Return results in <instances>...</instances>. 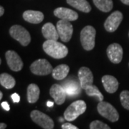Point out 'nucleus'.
<instances>
[{
	"instance_id": "ddd939ff",
	"label": "nucleus",
	"mask_w": 129,
	"mask_h": 129,
	"mask_svg": "<svg viewBox=\"0 0 129 129\" xmlns=\"http://www.w3.org/2000/svg\"><path fill=\"white\" fill-rule=\"evenodd\" d=\"M50 95L57 105H62L65 101L67 94L62 86L58 84H54L51 86Z\"/></svg>"
},
{
	"instance_id": "a878e982",
	"label": "nucleus",
	"mask_w": 129,
	"mask_h": 129,
	"mask_svg": "<svg viewBox=\"0 0 129 129\" xmlns=\"http://www.w3.org/2000/svg\"><path fill=\"white\" fill-rule=\"evenodd\" d=\"M90 129H110V126L106 123H103L101 120H93L90 124Z\"/></svg>"
},
{
	"instance_id": "39448f33",
	"label": "nucleus",
	"mask_w": 129,
	"mask_h": 129,
	"mask_svg": "<svg viewBox=\"0 0 129 129\" xmlns=\"http://www.w3.org/2000/svg\"><path fill=\"white\" fill-rule=\"evenodd\" d=\"M11 37L18 41L22 46H27L31 42V36L27 30L21 25H14L9 29Z\"/></svg>"
},
{
	"instance_id": "c85d7f7f",
	"label": "nucleus",
	"mask_w": 129,
	"mask_h": 129,
	"mask_svg": "<svg viewBox=\"0 0 129 129\" xmlns=\"http://www.w3.org/2000/svg\"><path fill=\"white\" fill-rule=\"evenodd\" d=\"M2 107L5 109V111H9L10 110V107H9V103L7 102L4 101L2 103Z\"/></svg>"
},
{
	"instance_id": "1a4fd4ad",
	"label": "nucleus",
	"mask_w": 129,
	"mask_h": 129,
	"mask_svg": "<svg viewBox=\"0 0 129 129\" xmlns=\"http://www.w3.org/2000/svg\"><path fill=\"white\" fill-rule=\"evenodd\" d=\"M123 20V14L120 11L113 12L106 19L104 23V27L108 32H113L118 28Z\"/></svg>"
},
{
	"instance_id": "412c9836",
	"label": "nucleus",
	"mask_w": 129,
	"mask_h": 129,
	"mask_svg": "<svg viewBox=\"0 0 129 129\" xmlns=\"http://www.w3.org/2000/svg\"><path fill=\"white\" fill-rule=\"evenodd\" d=\"M40 90L36 84L32 83L27 87V101L29 103H35L38 101L40 98Z\"/></svg>"
},
{
	"instance_id": "f704fd0d",
	"label": "nucleus",
	"mask_w": 129,
	"mask_h": 129,
	"mask_svg": "<svg viewBox=\"0 0 129 129\" xmlns=\"http://www.w3.org/2000/svg\"><path fill=\"white\" fill-rule=\"evenodd\" d=\"M1 62H2V60H1V59H0V64H1Z\"/></svg>"
},
{
	"instance_id": "0eeeda50",
	"label": "nucleus",
	"mask_w": 129,
	"mask_h": 129,
	"mask_svg": "<svg viewBox=\"0 0 129 129\" xmlns=\"http://www.w3.org/2000/svg\"><path fill=\"white\" fill-rule=\"evenodd\" d=\"M57 29L61 40L64 42H69L73 34V26L70 21L60 19L57 22Z\"/></svg>"
},
{
	"instance_id": "4be33fe9",
	"label": "nucleus",
	"mask_w": 129,
	"mask_h": 129,
	"mask_svg": "<svg viewBox=\"0 0 129 129\" xmlns=\"http://www.w3.org/2000/svg\"><path fill=\"white\" fill-rule=\"evenodd\" d=\"M95 6L103 12H108L113 7V0H92Z\"/></svg>"
},
{
	"instance_id": "b1692460",
	"label": "nucleus",
	"mask_w": 129,
	"mask_h": 129,
	"mask_svg": "<svg viewBox=\"0 0 129 129\" xmlns=\"http://www.w3.org/2000/svg\"><path fill=\"white\" fill-rule=\"evenodd\" d=\"M85 90V92H86L87 95H88V96L95 97L99 101H103L104 97L95 85H90L88 86Z\"/></svg>"
},
{
	"instance_id": "f257e3e1",
	"label": "nucleus",
	"mask_w": 129,
	"mask_h": 129,
	"mask_svg": "<svg viewBox=\"0 0 129 129\" xmlns=\"http://www.w3.org/2000/svg\"><path fill=\"white\" fill-rule=\"evenodd\" d=\"M42 47L47 55L55 59L64 58L68 54V47L57 40H47L43 43Z\"/></svg>"
},
{
	"instance_id": "dca6fc26",
	"label": "nucleus",
	"mask_w": 129,
	"mask_h": 129,
	"mask_svg": "<svg viewBox=\"0 0 129 129\" xmlns=\"http://www.w3.org/2000/svg\"><path fill=\"white\" fill-rule=\"evenodd\" d=\"M42 33L46 40H57L60 37L57 27L50 22H47L42 26Z\"/></svg>"
},
{
	"instance_id": "c756f323",
	"label": "nucleus",
	"mask_w": 129,
	"mask_h": 129,
	"mask_svg": "<svg viewBox=\"0 0 129 129\" xmlns=\"http://www.w3.org/2000/svg\"><path fill=\"white\" fill-rule=\"evenodd\" d=\"M4 13H5V9H4V7H2V6H0V17L2 16L4 14Z\"/></svg>"
},
{
	"instance_id": "9d476101",
	"label": "nucleus",
	"mask_w": 129,
	"mask_h": 129,
	"mask_svg": "<svg viewBox=\"0 0 129 129\" xmlns=\"http://www.w3.org/2000/svg\"><path fill=\"white\" fill-rule=\"evenodd\" d=\"M6 60L9 68L12 71L18 72L23 68V62L18 54L13 50H8L5 54Z\"/></svg>"
},
{
	"instance_id": "7ed1b4c3",
	"label": "nucleus",
	"mask_w": 129,
	"mask_h": 129,
	"mask_svg": "<svg viewBox=\"0 0 129 129\" xmlns=\"http://www.w3.org/2000/svg\"><path fill=\"white\" fill-rule=\"evenodd\" d=\"M95 29L88 25L83 28L80 32V42L83 49L87 51L92 50L95 44Z\"/></svg>"
},
{
	"instance_id": "aec40b11",
	"label": "nucleus",
	"mask_w": 129,
	"mask_h": 129,
	"mask_svg": "<svg viewBox=\"0 0 129 129\" xmlns=\"http://www.w3.org/2000/svg\"><path fill=\"white\" fill-rule=\"evenodd\" d=\"M67 3L85 13H89L91 11V6L87 0H67Z\"/></svg>"
},
{
	"instance_id": "2eb2a0df",
	"label": "nucleus",
	"mask_w": 129,
	"mask_h": 129,
	"mask_svg": "<svg viewBox=\"0 0 129 129\" xmlns=\"http://www.w3.org/2000/svg\"><path fill=\"white\" fill-rule=\"evenodd\" d=\"M102 83L106 92L108 93H114L116 92L119 85L117 79L114 76L110 75H106L102 78Z\"/></svg>"
},
{
	"instance_id": "f03ea898",
	"label": "nucleus",
	"mask_w": 129,
	"mask_h": 129,
	"mask_svg": "<svg viewBox=\"0 0 129 129\" xmlns=\"http://www.w3.org/2000/svg\"><path fill=\"white\" fill-rule=\"evenodd\" d=\"M87 106L84 101L78 100L71 103L64 112V119L68 121H73L78 117L85 113Z\"/></svg>"
},
{
	"instance_id": "c9c22d12",
	"label": "nucleus",
	"mask_w": 129,
	"mask_h": 129,
	"mask_svg": "<svg viewBox=\"0 0 129 129\" xmlns=\"http://www.w3.org/2000/svg\"><path fill=\"white\" fill-rule=\"evenodd\" d=\"M128 36H129V33H128Z\"/></svg>"
},
{
	"instance_id": "a211bd4d",
	"label": "nucleus",
	"mask_w": 129,
	"mask_h": 129,
	"mask_svg": "<svg viewBox=\"0 0 129 129\" xmlns=\"http://www.w3.org/2000/svg\"><path fill=\"white\" fill-rule=\"evenodd\" d=\"M62 87L64 88L66 94L71 97L78 95L80 92V89H81L80 84H79L75 80H68V81L63 83Z\"/></svg>"
},
{
	"instance_id": "393cba45",
	"label": "nucleus",
	"mask_w": 129,
	"mask_h": 129,
	"mask_svg": "<svg viewBox=\"0 0 129 129\" xmlns=\"http://www.w3.org/2000/svg\"><path fill=\"white\" fill-rule=\"evenodd\" d=\"M120 100L123 107L129 111V91L123 90L120 92Z\"/></svg>"
},
{
	"instance_id": "5701e85b",
	"label": "nucleus",
	"mask_w": 129,
	"mask_h": 129,
	"mask_svg": "<svg viewBox=\"0 0 129 129\" xmlns=\"http://www.w3.org/2000/svg\"><path fill=\"white\" fill-rule=\"evenodd\" d=\"M0 84L7 89H12L14 87L16 81L9 74L2 73L0 75Z\"/></svg>"
},
{
	"instance_id": "473e14b6",
	"label": "nucleus",
	"mask_w": 129,
	"mask_h": 129,
	"mask_svg": "<svg viewBox=\"0 0 129 129\" xmlns=\"http://www.w3.org/2000/svg\"><path fill=\"white\" fill-rule=\"evenodd\" d=\"M122 3H123L125 5H129V0H120Z\"/></svg>"
},
{
	"instance_id": "f3484780",
	"label": "nucleus",
	"mask_w": 129,
	"mask_h": 129,
	"mask_svg": "<svg viewBox=\"0 0 129 129\" xmlns=\"http://www.w3.org/2000/svg\"><path fill=\"white\" fill-rule=\"evenodd\" d=\"M23 18L25 21L32 24H39L44 19V14L40 11L27 10L24 12Z\"/></svg>"
},
{
	"instance_id": "9b49d317",
	"label": "nucleus",
	"mask_w": 129,
	"mask_h": 129,
	"mask_svg": "<svg viewBox=\"0 0 129 129\" xmlns=\"http://www.w3.org/2000/svg\"><path fill=\"white\" fill-rule=\"evenodd\" d=\"M107 55L111 62L118 64L123 59V48L118 43H113L107 48Z\"/></svg>"
},
{
	"instance_id": "2f4dec72",
	"label": "nucleus",
	"mask_w": 129,
	"mask_h": 129,
	"mask_svg": "<svg viewBox=\"0 0 129 129\" xmlns=\"http://www.w3.org/2000/svg\"><path fill=\"white\" fill-rule=\"evenodd\" d=\"M47 106H48V107H53L54 106V103H52V102L51 101H47Z\"/></svg>"
},
{
	"instance_id": "cd10ccee",
	"label": "nucleus",
	"mask_w": 129,
	"mask_h": 129,
	"mask_svg": "<svg viewBox=\"0 0 129 129\" xmlns=\"http://www.w3.org/2000/svg\"><path fill=\"white\" fill-rule=\"evenodd\" d=\"M11 98L12 99V101L14 103H19L20 101V96L19 95V94L17 93H13L12 95H11Z\"/></svg>"
},
{
	"instance_id": "4468645a",
	"label": "nucleus",
	"mask_w": 129,
	"mask_h": 129,
	"mask_svg": "<svg viewBox=\"0 0 129 129\" xmlns=\"http://www.w3.org/2000/svg\"><path fill=\"white\" fill-rule=\"evenodd\" d=\"M54 15L60 19H64L70 22L75 21L78 19V14L76 12L65 7H58L55 9Z\"/></svg>"
},
{
	"instance_id": "6ab92c4d",
	"label": "nucleus",
	"mask_w": 129,
	"mask_h": 129,
	"mask_svg": "<svg viewBox=\"0 0 129 129\" xmlns=\"http://www.w3.org/2000/svg\"><path fill=\"white\" fill-rule=\"evenodd\" d=\"M70 72V67L68 64H62L57 66L52 70V78L57 80H62L64 79Z\"/></svg>"
},
{
	"instance_id": "bb28decb",
	"label": "nucleus",
	"mask_w": 129,
	"mask_h": 129,
	"mask_svg": "<svg viewBox=\"0 0 129 129\" xmlns=\"http://www.w3.org/2000/svg\"><path fill=\"white\" fill-rule=\"evenodd\" d=\"M62 129H78V128L74 125L71 124L70 123H65L62 125Z\"/></svg>"
},
{
	"instance_id": "20e7f679",
	"label": "nucleus",
	"mask_w": 129,
	"mask_h": 129,
	"mask_svg": "<svg viewBox=\"0 0 129 129\" xmlns=\"http://www.w3.org/2000/svg\"><path fill=\"white\" fill-rule=\"evenodd\" d=\"M98 112L103 117L111 122H116L119 119V113L111 103L106 101H100L97 106Z\"/></svg>"
},
{
	"instance_id": "423d86ee",
	"label": "nucleus",
	"mask_w": 129,
	"mask_h": 129,
	"mask_svg": "<svg viewBox=\"0 0 129 129\" xmlns=\"http://www.w3.org/2000/svg\"><path fill=\"white\" fill-rule=\"evenodd\" d=\"M30 117L36 124L41 126L42 128L52 129L54 128V121L50 116H48L41 111L34 110L30 113Z\"/></svg>"
},
{
	"instance_id": "f8f14e48",
	"label": "nucleus",
	"mask_w": 129,
	"mask_h": 129,
	"mask_svg": "<svg viewBox=\"0 0 129 129\" xmlns=\"http://www.w3.org/2000/svg\"><path fill=\"white\" fill-rule=\"evenodd\" d=\"M78 79L82 89H85L88 86L92 85L93 75L88 68L82 67L78 70Z\"/></svg>"
},
{
	"instance_id": "6e6552de",
	"label": "nucleus",
	"mask_w": 129,
	"mask_h": 129,
	"mask_svg": "<svg viewBox=\"0 0 129 129\" xmlns=\"http://www.w3.org/2000/svg\"><path fill=\"white\" fill-rule=\"evenodd\" d=\"M52 70L51 64L45 59H39L30 65L31 72L37 75H47L52 73Z\"/></svg>"
},
{
	"instance_id": "72a5a7b5",
	"label": "nucleus",
	"mask_w": 129,
	"mask_h": 129,
	"mask_svg": "<svg viewBox=\"0 0 129 129\" xmlns=\"http://www.w3.org/2000/svg\"><path fill=\"white\" fill-rule=\"evenodd\" d=\"M2 97H3V93L0 91V101L2 100Z\"/></svg>"
},
{
	"instance_id": "7c9ffc66",
	"label": "nucleus",
	"mask_w": 129,
	"mask_h": 129,
	"mask_svg": "<svg viewBox=\"0 0 129 129\" xmlns=\"http://www.w3.org/2000/svg\"><path fill=\"white\" fill-rule=\"evenodd\" d=\"M7 128V124L3 123H0V129H5Z\"/></svg>"
}]
</instances>
